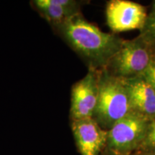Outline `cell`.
Returning <instances> with one entry per match:
<instances>
[{"label":"cell","mask_w":155,"mask_h":155,"mask_svg":"<svg viewBox=\"0 0 155 155\" xmlns=\"http://www.w3.org/2000/svg\"><path fill=\"white\" fill-rule=\"evenodd\" d=\"M52 28L85 62L88 69L96 71L106 68L124 41L116 34L103 32L81 13Z\"/></svg>","instance_id":"cell-1"},{"label":"cell","mask_w":155,"mask_h":155,"mask_svg":"<svg viewBox=\"0 0 155 155\" xmlns=\"http://www.w3.org/2000/svg\"><path fill=\"white\" fill-rule=\"evenodd\" d=\"M132 111L124 81L111 76L105 69L99 73V90L93 119L108 131Z\"/></svg>","instance_id":"cell-2"},{"label":"cell","mask_w":155,"mask_h":155,"mask_svg":"<svg viewBox=\"0 0 155 155\" xmlns=\"http://www.w3.org/2000/svg\"><path fill=\"white\" fill-rule=\"evenodd\" d=\"M151 120L131 111L108 131L107 141L102 154L131 155L140 147Z\"/></svg>","instance_id":"cell-3"},{"label":"cell","mask_w":155,"mask_h":155,"mask_svg":"<svg viewBox=\"0 0 155 155\" xmlns=\"http://www.w3.org/2000/svg\"><path fill=\"white\" fill-rule=\"evenodd\" d=\"M154 57L147 45L139 36L133 40H124L105 70L116 78L129 80L141 76Z\"/></svg>","instance_id":"cell-4"},{"label":"cell","mask_w":155,"mask_h":155,"mask_svg":"<svg viewBox=\"0 0 155 155\" xmlns=\"http://www.w3.org/2000/svg\"><path fill=\"white\" fill-rule=\"evenodd\" d=\"M100 71L88 69L82 79L73 84L71 89V121L93 118L99 90Z\"/></svg>","instance_id":"cell-5"},{"label":"cell","mask_w":155,"mask_h":155,"mask_svg":"<svg viewBox=\"0 0 155 155\" xmlns=\"http://www.w3.org/2000/svg\"><path fill=\"white\" fill-rule=\"evenodd\" d=\"M147 17V8L129 0H110L106 3V23L113 33L140 30Z\"/></svg>","instance_id":"cell-6"},{"label":"cell","mask_w":155,"mask_h":155,"mask_svg":"<svg viewBox=\"0 0 155 155\" xmlns=\"http://www.w3.org/2000/svg\"><path fill=\"white\" fill-rule=\"evenodd\" d=\"M71 127L81 155H99L103 153L108 131L102 129L93 118L71 121Z\"/></svg>","instance_id":"cell-7"},{"label":"cell","mask_w":155,"mask_h":155,"mask_svg":"<svg viewBox=\"0 0 155 155\" xmlns=\"http://www.w3.org/2000/svg\"><path fill=\"white\" fill-rule=\"evenodd\" d=\"M127 87L132 111L148 119H155V89L142 76L123 80Z\"/></svg>","instance_id":"cell-8"},{"label":"cell","mask_w":155,"mask_h":155,"mask_svg":"<svg viewBox=\"0 0 155 155\" xmlns=\"http://www.w3.org/2000/svg\"><path fill=\"white\" fill-rule=\"evenodd\" d=\"M82 2L74 0H34L32 7L53 26L81 14Z\"/></svg>","instance_id":"cell-9"},{"label":"cell","mask_w":155,"mask_h":155,"mask_svg":"<svg viewBox=\"0 0 155 155\" xmlns=\"http://www.w3.org/2000/svg\"><path fill=\"white\" fill-rule=\"evenodd\" d=\"M139 31V37L147 45L155 56V0L152 2L144 26Z\"/></svg>","instance_id":"cell-10"},{"label":"cell","mask_w":155,"mask_h":155,"mask_svg":"<svg viewBox=\"0 0 155 155\" xmlns=\"http://www.w3.org/2000/svg\"><path fill=\"white\" fill-rule=\"evenodd\" d=\"M137 151L155 152V119L151 121L144 141Z\"/></svg>","instance_id":"cell-11"},{"label":"cell","mask_w":155,"mask_h":155,"mask_svg":"<svg viewBox=\"0 0 155 155\" xmlns=\"http://www.w3.org/2000/svg\"><path fill=\"white\" fill-rule=\"evenodd\" d=\"M141 76L155 89V56Z\"/></svg>","instance_id":"cell-12"},{"label":"cell","mask_w":155,"mask_h":155,"mask_svg":"<svg viewBox=\"0 0 155 155\" xmlns=\"http://www.w3.org/2000/svg\"><path fill=\"white\" fill-rule=\"evenodd\" d=\"M131 155H155V152H145V151H137Z\"/></svg>","instance_id":"cell-13"},{"label":"cell","mask_w":155,"mask_h":155,"mask_svg":"<svg viewBox=\"0 0 155 155\" xmlns=\"http://www.w3.org/2000/svg\"><path fill=\"white\" fill-rule=\"evenodd\" d=\"M102 155H104V154H102Z\"/></svg>","instance_id":"cell-14"}]
</instances>
